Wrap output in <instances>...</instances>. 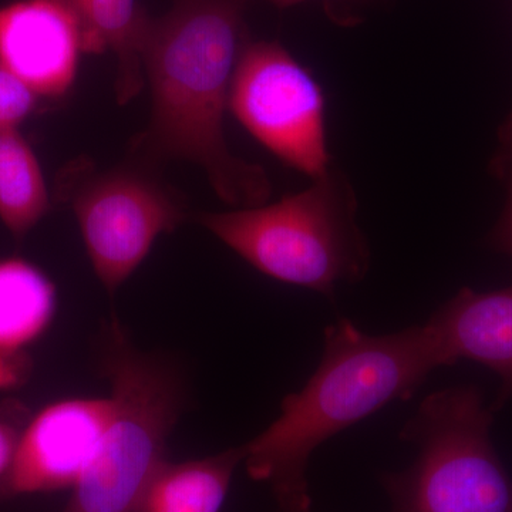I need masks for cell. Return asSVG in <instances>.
<instances>
[{
	"label": "cell",
	"mask_w": 512,
	"mask_h": 512,
	"mask_svg": "<svg viewBox=\"0 0 512 512\" xmlns=\"http://www.w3.org/2000/svg\"><path fill=\"white\" fill-rule=\"evenodd\" d=\"M111 397L49 404L20 431L0 498L70 490L89 466L113 417Z\"/></svg>",
	"instance_id": "obj_8"
},
{
	"label": "cell",
	"mask_w": 512,
	"mask_h": 512,
	"mask_svg": "<svg viewBox=\"0 0 512 512\" xmlns=\"http://www.w3.org/2000/svg\"><path fill=\"white\" fill-rule=\"evenodd\" d=\"M20 431L22 429H19L15 423L0 417V483L5 480L10 467H12Z\"/></svg>",
	"instance_id": "obj_15"
},
{
	"label": "cell",
	"mask_w": 512,
	"mask_h": 512,
	"mask_svg": "<svg viewBox=\"0 0 512 512\" xmlns=\"http://www.w3.org/2000/svg\"><path fill=\"white\" fill-rule=\"evenodd\" d=\"M101 342L113 417L62 512H136L187 399L180 366L138 349L119 320L107 323Z\"/></svg>",
	"instance_id": "obj_4"
},
{
	"label": "cell",
	"mask_w": 512,
	"mask_h": 512,
	"mask_svg": "<svg viewBox=\"0 0 512 512\" xmlns=\"http://www.w3.org/2000/svg\"><path fill=\"white\" fill-rule=\"evenodd\" d=\"M433 333L441 366L467 359L500 376L497 404L512 394V286L493 292L463 289L426 323Z\"/></svg>",
	"instance_id": "obj_10"
},
{
	"label": "cell",
	"mask_w": 512,
	"mask_h": 512,
	"mask_svg": "<svg viewBox=\"0 0 512 512\" xmlns=\"http://www.w3.org/2000/svg\"><path fill=\"white\" fill-rule=\"evenodd\" d=\"M356 208L352 187L332 167L274 204L200 212L195 220L262 274L333 298L336 286L362 281L369 269Z\"/></svg>",
	"instance_id": "obj_3"
},
{
	"label": "cell",
	"mask_w": 512,
	"mask_h": 512,
	"mask_svg": "<svg viewBox=\"0 0 512 512\" xmlns=\"http://www.w3.org/2000/svg\"><path fill=\"white\" fill-rule=\"evenodd\" d=\"M244 458L245 446L183 463L165 458L144 488L136 512H220Z\"/></svg>",
	"instance_id": "obj_12"
},
{
	"label": "cell",
	"mask_w": 512,
	"mask_h": 512,
	"mask_svg": "<svg viewBox=\"0 0 512 512\" xmlns=\"http://www.w3.org/2000/svg\"><path fill=\"white\" fill-rule=\"evenodd\" d=\"M83 53L82 26L63 0H18L0 8V64L37 96H66Z\"/></svg>",
	"instance_id": "obj_9"
},
{
	"label": "cell",
	"mask_w": 512,
	"mask_h": 512,
	"mask_svg": "<svg viewBox=\"0 0 512 512\" xmlns=\"http://www.w3.org/2000/svg\"><path fill=\"white\" fill-rule=\"evenodd\" d=\"M49 207L35 151L19 130L0 131V221L16 238H23Z\"/></svg>",
	"instance_id": "obj_13"
},
{
	"label": "cell",
	"mask_w": 512,
	"mask_h": 512,
	"mask_svg": "<svg viewBox=\"0 0 512 512\" xmlns=\"http://www.w3.org/2000/svg\"><path fill=\"white\" fill-rule=\"evenodd\" d=\"M56 288L42 269L22 258L0 259V375L52 325Z\"/></svg>",
	"instance_id": "obj_11"
},
{
	"label": "cell",
	"mask_w": 512,
	"mask_h": 512,
	"mask_svg": "<svg viewBox=\"0 0 512 512\" xmlns=\"http://www.w3.org/2000/svg\"><path fill=\"white\" fill-rule=\"evenodd\" d=\"M39 96L0 64V131L18 130L36 110Z\"/></svg>",
	"instance_id": "obj_14"
},
{
	"label": "cell",
	"mask_w": 512,
	"mask_h": 512,
	"mask_svg": "<svg viewBox=\"0 0 512 512\" xmlns=\"http://www.w3.org/2000/svg\"><path fill=\"white\" fill-rule=\"evenodd\" d=\"M491 424L476 387L429 394L402 431L419 448L416 461L382 478L392 512H512V480Z\"/></svg>",
	"instance_id": "obj_5"
},
{
	"label": "cell",
	"mask_w": 512,
	"mask_h": 512,
	"mask_svg": "<svg viewBox=\"0 0 512 512\" xmlns=\"http://www.w3.org/2000/svg\"><path fill=\"white\" fill-rule=\"evenodd\" d=\"M272 5L278 8H289V6L298 5V3L305 2V0H268ZM380 2V0H326L330 8H335L336 5H342L343 8H356V6H367L372 3Z\"/></svg>",
	"instance_id": "obj_16"
},
{
	"label": "cell",
	"mask_w": 512,
	"mask_h": 512,
	"mask_svg": "<svg viewBox=\"0 0 512 512\" xmlns=\"http://www.w3.org/2000/svg\"><path fill=\"white\" fill-rule=\"evenodd\" d=\"M229 110L255 140L295 170L316 180L332 168L322 87L279 43L248 42L242 50Z\"/></svg>",
	"instance_id": "obj_7"
},
{
	"label": "cell",
	"mask_w": 512,
	"mask_h": 512,
	"mask_svg": "<svg viewBox=\"0 0 512 512\" xmlns=\"http://www.w3.org/2000/svg\"><path fill=\"white\" fill-rule=\"evenodd\" d=\"M498 241L505 249L512 252V202L508 208L507 215H505L503 225H501L500 232H498Z\"/></svg>",
	"instance_id": "obj_17"
},
{
	"label": "cell",
	"mask_w": 512,
	"mask_h": 512,
	"mask_svg": "<svg viewBox=\"0 0 512 512\" xmlns=\"http://www.w3.org/2000/svg\"><path fill=\"white\" fill-rule=\"evenodd\" d=\"M137 160L97 170L76 161L64 178L87 255L110 295L143 264L160 235L187 218L180 192Z\"/></svg>",
	"instance_id": "obj_6"
},
{
	"label": "cell",
	"mask_w": 512,
	"mask_h": 512,
	"mask_svg": "<svg viewBox=\"0 0 512 512\" xmlns=\"http://www.w3.org/2000/svg\"><path fill=\"white\" fill-rule=\"evenodd\" d=\"M248 0H174L151 19L143 47L151 116L136 138L137 160H187L200 165L222 201L249 208L266 204L272 185L261 165L229 150L224 117L232 77L248 45Z\"/></svg>",
	"instance_id": "obj_1"
},
{
	"label": "cell",
	"mask_w": 512,
	"mask_h": 512,
	"mask_svg": "<svg viewBox=\"0 0 512 512\" xmlns=\"http://www.w3.org/2000/svg\"><path fill=\"white\" fill-rule=\"evenodd\" d=\"M439 367L427 325L373 336L339 319L326 328L322 359L305 386L244 444L248 476L269 485L276 512H311L306 470L313 451L387 404L409 400Z\"/></svg>",
	"instance_id": "obj_2"
}]
</instances>
